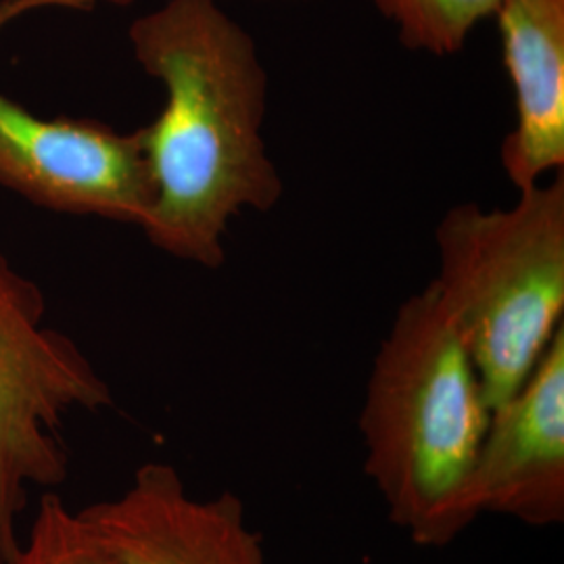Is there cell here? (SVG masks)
Returning <instances> with one entry per match:
<instances>
[{
    "mask_svg": "<svg viewBox=\"0 0 564 564\" xmlns=\"http://www.w3.org/2000/svg\"><path fill=\"white\" fill-rule=\"evenodd\" d=\"M113 403L78 343L46 324L41 286L0 253V564L18 554L32 489L67 479L63 424Z\"/></svg>",
    "mask_w": 564,
    "mask_h": 564,
    "instance_id": "cell-4",
    "label": "cell"
},
{
    "mask_svg": "<svg viewBox=\"0 0 564 564\" xmlns=\"http://www.w3.org/2000/svg\"><path fill=\"white\" fill-rule=\"evenodd\" d=\"M132 55L165 105L142 126L153 205L142 230L182 262L220 268L230 223L281 202L263 139L268 69L256 39L218 0H165L132 21Z\"/></svg>",
    "mask_w": 564,
    "mask_h": 564,
    "instance_id": "cell-1",
    "label": "cell"
},
{
    "mask_svg": "<svg viewBox=\"0 0 564 564\" xmlns=\"http://www.w3.org/2000/svg\"><path fill=\"white\" fill-rule=\"evenodd\" d=\"M90 0H0V32L42 9L90 11ZM0 184L39 207L142 226L153 181L141 128L121 134L90 120H42L0 93Z\"/></svg>",
    "mask_w": 564,
    "mask_h": 564,
    "instance_id": "cell-5",
    "label": "cell"
},
{
    "mask_svg": "<svg viewBox=\"0 0 564 564\" xmlns=\"http://www.w3.org/2000/svg\"><path fill=\"white\" fill-rule=\"evenodd\" d=\"M491 408L431 284L400 305L370 368L364 468L414 544L444 547L479 519L470 481Z\"/></svg>",
    "mask_w": 564,
    "mask_h": 564,
    "instance_id": "cell-2",
    "label": "cell"
},
{
    "mask_svg": "<svg viewBox=\"0 0 564 564\" xmlns=\"http://www.w3.org/2000/svg\"><path fill=\"white\" fill-rule=\"evenodd\" d=\"M78 514L107 564H268L241 500L193 496L172 464H142L120 496Z\"/></svg>",
    "mask_w": 564,
    "mask_h": 564,
    "instance_id": "cell-6",
    "label": "cell"
},
{
    "mask_svg": "<svg viewBox=\"0 0 564 564\" xmlns=\"http://www.w3.org/2000/svg\"><path fill=\"white\" fill-rule=\"evenodd\" d=\"M9 564H107L80 514L57 494H44L34 523Z\"/></svg>",
    "mask_w": 564,
    "mask_h": 564,
    "instance_id": "cell-10",
    "label": "cell"
},
{
    "mask_svg": "<svg viewBox=\"0 0 564 564\" xmlns=\"http://www.w3.org/2000/svg\"><path fill=\"white\" fill-rule=\"evenodd\" d=\"M505 0H370L405 48L433 57L463 51L477 25Z\"/></svg>",
    "mask_w": 564,
    "mask_h": 564,
    "instance_id": "cell-9",
    "label": "cell"
},
{
    "mask_svg": "<svg viewBox=\"0 0 564 564\" xmlns=\"http://www.w3.org/2000/svg\"><path fill=\"white\" fill-rule=\"evenodd\" d=\"M93 4H97V2H105V4H111V7H128V4H132V2H137V0H90Z\"/></svg>",
    "mask_w": 564,
    "mask_h": 564,
    "instance_id": "cell-11",
    "label": "cell"
},
{
    "mask_svg": "<svg viewBox=\"0 0 564 564\" xmlns=\"http://www.w3.org/2000/svg\"><path fill=\"white\" fill-rule=\"evenodd\" d=\"M494 18L517 116L500 160L521 193L563 172L564 0H505Z\"/></svg>",
    "mask_w": 564,
    "mask_h": 564,
    "instance_id": "cell-8",
    "label": "cell"
},
{
    "mask_svg": "<svg viewBox=\"0 0 564 564\" xmlns=\"http://www.w3.org/2000/svg\"><path fill=\"white\" fill-rule=\"evenodd\" d=\"M429 282L475 364L491 410L527 381L564 312V178L510 207L460 203L435 226Z\"/></svg>",
    "mask_w": 564,
    "mask_h": 564,
    "instance_id": "cell-3",
    "label": "cell"
},
{
    "mask_svg": "<svg viewBox=\"0 0 564 564\" xmlns=\"http://www.w3.org/2000/svg\"><path fill=\"white\" fill-rule=\"evenodd\" d=\"M470 498L531 527L564 519V326L519 391L491 410Z\"/></svg>",
    "mask_w": 564,
    "mask_h": 564,
    "instance_id": "cell-7",
    "label": "cell"
}]
</instances>
